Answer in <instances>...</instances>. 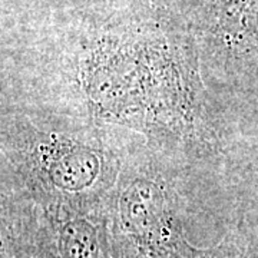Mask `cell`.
Returning a JSON list of instances; mask_svg holds the SVG:
<instances>
[{
	"mask_svg": "<svg viewBox=\"0 0 258 258\" xmlns=\"http://www.w3.org/2000/svg\"><path fill=\"white\" fill-rule=\"evenodd\" d=\"M2 237L8 258H116L109 215L91 205L50 204L9 222Z\"/></svg>",
	"mask_w": 258,
	"mask_h": 258,
	"instance_id": "obj_1",
	"label": "cell"
},
{
	"mask_svg": "<svg viewBox=\"0 0 258 258\" xmlns=\"http://www.w3.org/2000/svg\"><path fill=\"white\" fill-rule=\"evenodd\" d=\"M109 221L116 258H186L192 249L168 197L148 179L119 195Z\"/></svg>",
	"mask_w": 258,
	"mask_h": 258,
	"instance_id": "obj_2",
	"label": "cell"
},
{
	"mask_svg": "<svg viewBox=\"0 0 258 258\" xmlns=\"http://www.w3.org/2000/svg\"><path fill=\"white\" fill-rule=\"evenodd\" d=\"M40 179L56 191L82 194L99 178L103 158L92 148L75 141L49 137L32 152Z\"/></svg>",
	"mask_w": 258,
	"mask_h": 258,
	"instance_id": "obj_3",
	"label": "cell"
},
{
	"mask_svg": "<svg viewBox=\"0 0 258 258\" xmlns=\"http://www.w3.org/2000/svg\"><path fill=\"white\" fill-rule=\"evenodd\" d=\"M2 258H6V257H2Z\"/></svg>",
	"mask_w": 258,
	"mask_h": 258,
	"instance_id": "obj_4",
	"label": "cell"
}]
</instances>
